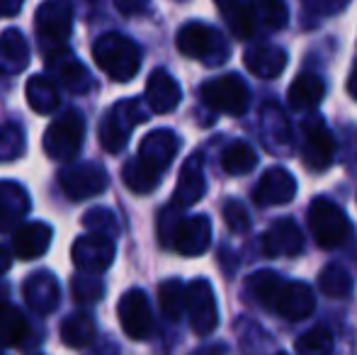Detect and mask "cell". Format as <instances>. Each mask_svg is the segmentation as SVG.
<instances>
[{"label":"cell","mask_w":357,"mask_h":355,"mask_svg":"<svg viewBox=\"0 0 357 355\" xmlns=\"http://www.w3.org/2000/svg\"><path fill=\"white\" fill-rule=\"evenodd\" d=\"M296 353H309V355H319V353H331L333 351V336L326 326H314L304 333V336L296 338L294 343Z\"/></svg>","instance_id":"cell-38"},{"label":"cell","mask_w":357,"mask_h":355,"mask_svg":"<svg viewBox=\"0 0 357 355\" xmlns=\"http://www.w3.org/2000/svg\"><path fill=\"white\" fill-rule=\"evenodd\" d=\"M83 227L88 232H95V234H107V236H117L119 232V224H117V217H114L112 209L107 207H93L83 214Z\"/></svg>","instance_id":"cell-39"},{"label":"cell","mask_w":357,"mask_h":355,"mask_svg":"<svg viewBox=\"0 0 357 355\" xmlns=\"http://www.w3.org/2000/svg\"><path fill=\"white\" fill-rule=\"evenodd\" d=\"M335 153V139L331 134V129L324 124V119H311L304 124V149L301 156L304 163L314 173H321L333 163Z\"/></svg>","instance_id":"cell-15"},{"label":"cell","mask_w":357,"mask_h":355,"mask_svg":"<svg viewBox=\"0 0 357 355\" xmlns=\"http://www.w3.org/2000/svg\"><path fill=\"white\" fill-rule=\"evenodd\" d=\"M214 3L219 5V10H221V13H224V15H229L231 10H234V8H238V5L243 3V0H214Z\"/></svg>","instance_id":"cell-46"},{"label":"cell","mask_w":357,"mask_h":355,"mask_svg":"<svg viewBox=\"0 0 357 355\" xmlns=\"http://www.w3.org/2000/svg\"><path fill=\"white\" fill-rule=\"evenodd\" d=\"M47 68L54 76V81L63 90H68L71 95H88L90 88H93L90 71L73 56L71 49H66L63 44L52 47L47 52Z\"/></svg>","instance_id":"cell-8"},{"label":"cell","mask_w":357,"mask_h":355,"mask_svg":"<svg viewBox=\"0 0 357 355\" xmlns=\"http://www.w3.org/2000/svg\"><path fill=\"white\" fill-rule=\"evenodd\" d=\"M199 95H202V103L209 109H214L219 114H229V117L245 114L250 100V90L238 73H226V76L214 78L202 88Z\"/></svg>","instance_id":"cell-6"},{"label":"cell","mask_w":357,"mask_h":355,"mask_svg":"<svg viewBox=\"0 0 357 355\" xmlns=\"http://www.w3.org/2000/svg\"><path fill=\"white\" fill-rule=\"evenodd\" d=\"M255 161H258V156H255L253 146L245 142L229 144V146L224 149V153H221V168H224L229 176H245V173L253 171Z\"/></svg>","instance_id":"cell-31"},{"label":"cell","mask_w":357,"mask_h":355,"mask_svg":"<svg viewBox=\"0 0 357 355\" xmlns=\"http://www.w3.org/2000/svg\"><path fill=\"white\" fill-rule=\"evenodd\" d=\"M309 229L321 248H340L353 239V224L335 202L316 197L309 207Z\"/></svg>","instance_id":"cell-2"},{"label":"cell","mask_w":357,"mask_h":355,"mask_svg":"<svg viewBox=\"0 0 357 355\" xmlns=\"http://www.w3.org/2000/svg\"><path fill=\"white\" fill-rule=\"evenodd\" d=\"M348 3L350 0H306V5H309L316 15H335Z\"/></svg>","instance_id":"cell-42"},{"label":"cell","mask_w":357,"mask_h":355,"mask_svg":"<svg viewBox=\"0 0 357 355\" xmlns=\"http://www.w3.org/2000/svg\"><path fill=\"white\" fill-rule=\"evenodd\" d=\"M204 192H207V178H204L202 156L192 153V156L185 161V166L180 168L178 188H175V192H173V204L180 209H188V207H192V204H197Z\"/></svg>","instance_id":"cell-20"},{"label":"cell","mask_w":357,"mask_h":355,"mask_svg":"<svg viewBox=\"0 0 357 355\" xmlns=\"http://www.w3.org/2000/svg\"><path fill=\"white\" fill-rule=\"evenodd\" d=\"M71 297L78 304H95L105 297V282L98 278V273H83L71 280Z\"/></svg>","instance_id":"cell-36"},{"label":"cell","mask_w":357,"mask_h":355,"mask_svg":"<svg viewBox=\"0 0 357 355\" xmlns=\"http://www.w3.org/2000/svg\"><path fill=\"white\" fill-rule=\"evenodd\" d=\"M24 0H0V17H15L22 10Z\"/></svg>","instance_id":"cell-44"},{"label":"cell","mask_w":357,"mask_h":355,"mask_svg":"<svg viewBox=\"0 0 357 355\" xmlns=\"http://www.w3.org/2000/svg\"><path fill=\"white\" fill-rule=\"evenodd\" d=\"M158 183H160L158 173H153L151 168H146L137 156H134L132 161L124 163V185H127L132 192L149 195L158 188Z\"/></svg>","instance_id":"cell-34"},{"label":"cell","mask_w":357,"mask_h":355,"mask_svg":"<svg viewBox=\"0 0 357 355\" xmlns=\"http://www.w3.org/2000/svg\"><path fill=\"white\" fill-rule=\"evenodd\" d=\"M178 52L188 59H197V61L207 63V66H221L229 59V44L216 32L214 27H207L202 22H188L180 27L178 37Z\"/></svg>","instance_id":"cell-3"},{"label":"cell","mask_w":357,"mask_h":355,"mask_svg":"<svg viewBox=\"0 0 357 355\" xmlns=\"http://www.w3.org/2000/svg\"><path fill=\"white\" fill-rule=\"evenodd\" d=\"M71 261L83 273H105L114 263V239L95 232L78 236L71 246Z\"/></svg>","instance_id":"cell-11"},{"label":"cell","mask_w":357,"mask_h":355,"mask_svg":"<svg viewBox=\"0 0 357 355\" xmlns=\"http://www.w3.org/2000/svg\"><path fill=\"white\" fill-rule=\"evenodd\" d=\"M59 185L71 199H90L107 190V171L98 163H68L59 173Z\"/></svg>","instance_id":"cell-9"},{"label":"cell","mask_w":357,"mask_h":355,"mask_svg":"<svg viewBox=\"0 0 357 355\" xmlns=\"http://www.w3.org/2000/svg\"><path fill=\"white\" fill-rule=\"evenodd\" d=\"M29 107L37 114H52L59 107V90L47 76H32L24 88Z\"/></svg>","instance_id":"cell-30"},{"label":"cell","mask_w":357,"mask_h":355,"mask_svg":"<svg viewBox=\"0 0 357 355\" xmlns=\"http://www.w3.org/2000/svg\"><path fill=\"white\" fill-rule=\"evenodd\" d=\"M296 195V180L284 168H270L260 176L253 190V199L260 207H280L291 202Z\"/></svg>","instance_id":"cell-18"},{"label":"cell","mask_w":357,"mask_h":355,"mask_svg":"<svg viewBox=\"0 0 357 355\" xmlns=\"http://www.w3.org/2000/svg\"><path fill=\"white\" fill-rule=\"evenodd\" d=\"M301 248H304V236H301V229L294 219L284 217L273 222V227L265 232L263 236V253L268 258H291L299 256Z\"/></svg>","instance_id":"cell-19"},{"label":"cell","mask_w":357,"mask_h":355,"mask_svg":"<svg viewBox=\"0 0 357 355\" xmlns=\"http://www.w3.org/2000/svg\"><path fill=\"white\" fill-rule=\"evenodd\" d=\"M10 266H13V256H10L8 248L0 243V275H5L10 270Z\"/></svg>","instance_id":"cell-45"},{"label":"cell","mask_w":357,"mask_h":355,"mask_svg":"<svg viewBox=\"0 0 357 355\" xmlns=\"http://www.w3.org/2000/svg\"><path fill=\"white\" fill-rule=\"evenodd\" d=\"M24 302L34 314H52L56 312L59 302H61V287L59 280L54 278L49 270H37L24 280Z\"/></svg>","instance_id":"cell-16"},{"label":"cell","mask_w":357,"mask_h":355,"mask_svg":"<svg viewBox=\"0 0 357 355\" xmlns=\"http://www.w3.org/2000/svg\"><path fill=\"white\" fill-rule=\"evenodd\" d=\"M319 287H321V292H324L326 297L343 299V297H348V294L353 292V278H350V273L343 266H338V263H331V266H326L324 270H321Z\"/></svg>","instance_id":"cell-32"},{"label":"cell","mask_w":357,"mask_h":355,"mask_svg":"<svg viewBox=\"0 0 357 355\" xmlns=\"http://www.w3.org/2000/svg\"><path fill=\"white\" fill-rule=\"evenodd\" d=\"M93 59L107 78L117 83H129L142 68V52L129 37L119 32H107L93 44Z\"/></svg>","instance_id":"cell-1"},{"label":"cell","mask_w":357,"mask_h":355,"mask_svg":"<svg viewBox=\"0 0 357 355\" xmlns=\"http://www.w3.org/2000/svg\"><path fill=\"white\" fill-rule=\"evenodd\" d=\"M185 309H188L190 326L197 336H212L219 326V309H216L214 289L204 278H197L185 287Z\"/></svg>","instance_id":"cell-7"},{"label":"cell","mask_w":357,"mask_h":355,"mask_svg":"<svg viewBox=\"0 0 357 355\" xmlns=\"http://www.w3.org/2000/svg\"><path fill=\"white\" fill-rule=\"evenodd\" d=\"M54 232L44 222H27L15 232L13 236V253L20 261H34L44 256L47 248L52 246Z\"/></svg>","instance_id":"cell-22"},{"label":"cell","mask_w":357,"mask_h":355,"mask_svg":"<svg viewBox=\"0 0 357 355\" xmlns=\"http://www.w3.org/2000/svg\"><path fill=\"white\" fill-rule=\"evenodd\" d=\"M146 122V112L139 100H119L100 124V144L107 153L124 151L132 132Z\"/></svg>","instance_id":"cell-5"},{"label":"cell","mask_w":357,"mask_h":355,"mask_svg":"<svg viewBox=\"0 0 357 355\" xmlns=\"http://www.w3.org/2000/svg\"><path fill=\"white\" fill-rule=\"evenodd\" d=\"M117 10L127 17H134V15H144L149 10V0H114Z\"/></svg>","instance_id":"cell-43"},{"label":"cell","mask_w":357,"mask_h":355,"mask_svg":"<svg viewBox=\"0 0 357 355\" xmlns=\"http://www.w3.org/2000/svg\"><path fill=\"white\" fill-rule=\"evenodd\" d=\"M243 63L255 78H263V81H273V78L282 76L287 66V52L273 44H258V47H250L243 54Z\"/></svg>","instance_id":"cell-23"},{"label":"cell","mask_w":357,"mask_h":355,"mask_svg":"<svg viewBox=\"0 0 357 355\" xmlns=\"http://www.w3.org/2000/svg\"><path fill=\"white\" fill-rule=\"evenodd\" d=\"M255 24H263L265 29H282L289 22V10L282 0H250Z\"/></svg>","instance_id":"cell-33"},{"label":"cell","mask_w":357,"mask_h":355,"mask_svg":"<svg viewBox=\"0 0 357 355\" xmlns=\"http://www.w3.org/2000/svg\"><path fill=\"white\" fill-rule=\"evenodd\" d=\"M37 34L49 49L63 44L73 32V8L66 0H47L34 15Z\"/></svg>","instance_id":"cell-10"},{"label":"cell","mask_w":357,"mask_h":355,"mask_svg":"<svg viewBox=\"0 0 357 355\" xmlns=\"http://www.w3.org/2000/svg\"><path fill=\"white\" fill-rule=\"evenodd\" d=\"M224 222L234 234H245L250 229L248 209H245L238 199H229V202L224 204Z\"/></svg>","instance_id":"cell-41"},{"label":"cell","mask_w":357,"mask_h":355,"mask_svg":"<svg viewBox=\"0 0 357 355\" xmlns=\"http://www.w3.org/2000/svg\"><path fill=\"white\" fill-rule=\"evenodd\" d=\"M282 282L284 280L280 278L275 270H258V273H253L245 280V294H248L250 302H255L258 307L273 309Z\"/></svg>","instance_id":"cell-28"},{"label":"cell","mask_w":357,"mask_h":355,"mask_svg":"<svg viewBox=\"0 0 357 355\" xmlns=\"http://www.w3.org/2000/svg\"><path fill=\"white\" fill-rule=\"evenodd\" d=\"M85 139V119L80 112L68 109L59 119H54L47 127L42 139L44 153H47L52 161H73L75 156L83 149Z\"/></svg>","instance_id":"cell-4"},{"label":"cell","mask_w":357,"mask_h":355,"mask_svg":"<svg viewBox=\"0 0 357 355\" xmlns=\"http://www.w3.org/2000/svg\"><path fill=\"white\" fill-rule=\"evenodd\" d=\"M59 333H61L63 346L78 351V348H85L95 341V322H93V317L85 312L68 314V317L61 322Z\"/></svg>","instance_id":"cell-29"},{"label":"cell","mask_w":357,"mask_h":355,"mask_svg":"<svg viewBox=\"0 0 357 355\" xmlns=\"http://www.w3.org/2000/svg\"><path fill=\"white\" fill-rule=\"evenodd\" d=\"M29 212V195L20 183L0 180V232L15 229Z\"/></svg>","instance_id":"cell-24"},{"label":"cell","mask_w":357,"mask_h":355,"mask_svg":"<svg viewBox=\"0 0 357 355\" xmlns=\"http://www.w3.org/2000/svg\"><path fill=\"white\" fill-rule=\"evenodd\" d=\"M29 333V324L24 314L15 304L0 302V348H17Z\"/></svg>","instance_id":"cell-27"},{"label":"cell","mask_w":357,"mask_h":355,"mask_svg":"<svg viewBox=\"0 0 357 355\" xmlns=\"http://www.w3.org/2000/svg\"><path fill=\"white\" fill-rule=\"evenodd\" d=\"M24 153V132L17 124H0V163H10Z\"/></svg>","instance_id":"cell-37"},{"label":"cell","mask_w":357,"mask_h":355,"mask_svg":"<svg viewBox=\"0 0 357 355\" xmlns=\"http://www.w3.org/2000/svg\"><path fill=\"white\" fill-rule=\"evenodd\" d=\"M209 243H212V222L207 214H195L188 219H178L170 234V246L180 253V256L197 258L207 253Z\"/></svg>","instance_id":"cell-13"},{"label":"cell","mask_w":357,"mask_h":355,"mask_svg":"<svg viewBox=\"0 0 357 355\" xmlns=\"http://www.w3.org/2000/svg\"><path fill=\"white\" fill-rule=\"evenodd\" d=\"M29 63V44L20 29H5L0 34V73L17 76Z\"/></svg>","instance_id":"cell-25"},{"label":"cell","mask_w":357,"mask_h":355,"mask_svg":"<svg viewBox=\"0 0 357 355\" xmlns=\"http://www.w3.org/2000/svg\"><path fill=\"white\" fill-rule=\"evenodd\" d=\"M316 309V297L314 289L306 282H282L278 292V299L273 304V312H278L280 317L289 319V322H304L314 314Z\"/></svg>","instance_id":"cell-17"},{"label":"cell","mask_w":357,"mask_h":355,"mask_svg":"<svg viewBox=\"0 0 357 355\" xmlns=\"http://www.w3.org/2000/svg\"><path fill=\"white\" fill-rule=\"evenodd\" d=\"M178 149H180L178 134L170 132V129H155V132H149L142 139L137 158L146 168H151L153 173L163 176V173L170 168V163H173Z\"/></svg>","instance_id":"cell-14"},{"label":"cell","mask_w":357,"mask_h":355,"mask_svg":"<svg viewBox=\"0 0 357 355\" xmlns=\"http://www.w3.org/2000/svg\"><path fill=\"white\" fill-rule=\"evenodd\" d=\"M158 304L160 312L168 322H178L185 309V285L180 280H165L158 287Z\"/></svg>","instance_id":"cell-35"},{"label":"cell","mask_w":357,"mask_h":355,"mask_svg":"<svg viewBox=\"0 0 357 355\" xmlns=\"http://www.w3.org/2000/svg\"><path fill=\"white\" fill-rule=\"evenodd\" d=\"M229 22H231V32H234V37L238 39H250L255 32V17H253V10H250V3H241L238 8H234L229 15Z\"/></svg>","instance_id":"cell-40"},{"label":"cell","mask_w":357,"mask_h":355,"mask_svg":"<svg viewBox=\"0 0 357 355\" xmlns=\"http://www.w3.org/2000/svg\"><path fill=\"white\" fill-rule=\"evenodd\" d=\"M117 317L124 333L132 341H146L153 333V314H151L149 297L142 289H129L117 304Z\"/></svg>","instance_id":"cell-12"},{"label":"cell","mask_w":357,"mask_h":355,"mask_svg":"<svg viewBox=\"0 0 357 355\" xmlns=\"http://www.w3.org/2000/svg\"><path fill=\"white\" fill-rule=\"evenodd\" d=\"M348 93H350V98L357 100V63L353 66V71H350V76H348Z\"/></svg>","instance_id":"cell-47"},{"label":"cell","mask_w":357,"mask_h":355,"mask_svg":"<svg viewBox=\"0 0 357 355\" xmlns=\"http://www.w3.org/2000/svg\"><path fill=\"white\" fill-rule=\"evenodd\" d=\"M180 100H183V90H180L178 81L165 68H155L146 83V103H149L151 112L168 114L178 107Z\"/></svg>","instance_id":"cell-21"},{"label":"cell","mask_w":357,"mask_h":355,"mask_svg":"<svg viewBox=\"0 0 357 355\" xmlns=\"http://www.w3.org/2000/svg\"><path fill=\"white\" fill-rule=\"evenodd\" d=\"M326 86L316 73H299L287 90V103L291 109H314L324 100Z\"/></svg>","instance_id":"cell-26"}]
</instances>
